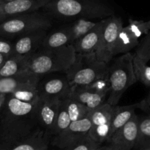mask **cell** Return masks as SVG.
<instances>
[{
  "label": "cell",
  "mask_w": 150,
  "mask_h": 150,
  "mask_svg": "<svg viewBox=\"0 0 150 150\" xmlns=\"http://www.w3.org/2000/svg\"><path fill=\"white\" fill-rule=\"evenodd\" d=\"M61 100L60 99H49L41 97L37 104L38 125L49 136H51V132L54 127Z\"/></svg>",
  "instance_id": "obj_14"
},
{
  "label": "cell",
  "mask_w": 150,
  "mask_h": 150,
  "mask_svg": "<svg viewBox=\"0 0 150 150\" xmlns=\"http://www.w3.org/2000/svg\"><path fill=\"white\" fill-rule=\"evenodd\" d=\"M116 107L117 105H111L105 102L88 111V117L91 123L88 136L99 144L101 145V144L108 140L110 125Z\"/></svg>",
  "instance_id": "obj_8"
},
{
  "label": "cell",
  "mask_w": 150,
  "mask_h": 150,
  "mask_svg": "<svg viewBox=\"0 0 150 150\" xmlns=\"http://www.w3.org/2000/svg\"><path fill=\"white\" fill-rule=\"evenodd\" d=\"M91 127V120L88 116L82 120L71 122L60 134L51 138V144L60 149H63L88 136Z\"/></svg>",
  "instance_id": "obj_12"
},
{
  "label": "cell",
  "mask_w": 150,
  "mask_h": 150,
  "mask_svg": "<svg viewBox=\"0 0 150 150\" xmlns=\"http://www.w3.org/2000/svg\"><path fill=\"white\" fill-rule=\"evenodd\" d=\"M134 55L145 63L150 60V30L140 41Z\"/></svg>",
  "instance_id": "obj_29"
},
{
  "label": "cell",
  "mask_w": 150,
  "mask_h": 150,
  "mask_svg": "<svg viewBox=\"0 0 150 150\" xmlns=\"http://www.w3.org/2000/svg\"><path fill=\"white\" fill-rule=\"evenodd\" d=\"M7 57H8V56L5 55V54H1V53H0V69L1 68V67L3 66L4 63L5 62L6 59H7Z\"/></svg>",
  "instance_id": "obj_33"
},
{
  "label": "cell",
  "mask_w": 150,
  "mask_h": 150,
  "mask_svg": "<svg viewBox=\"0 0 150 150\" xmlns=\"http://www.w3.org/2000/svg\"><path fill=\"white\" fill-rule=\"evenodd\" d=\"M71 86L66 77L52 78L39 86L40 96L49 99L62 100L69 97Z\"/></svg>",
  "instance_id": "obj_18"
},
{
  "label": "cell",
  "mask_w": 150,
  "mask_h": 150,
  "mask_svg": "<svg viewBox=\"0 0 150 150\" xmlns=\"http://www.w3.org/2000/svg\"><path fill=\"white\" fill-rule=\"evenodd\" d=\"M66 108L70 117L71 121H76L82 120L88 116L89 109L83 104L69 98H66Z\"/></svg>",
  "instance_id": "obj_26"
},
{
  "label": "cell",
  "mask_w": 150,
  "mask_h": 150,
  "mask_svg": "<svg viewBox=\"0 0 150 150\" xmlns=\"http://www.w3.org/2000/svg\"><path fill=\"white\" fill-rule=\"evenodd\" d=\"M72 44L71 37L69 28L66 27L47 35L43 41L41 48H57Z\"/></svg>",
  "instance_id": "obj_22"
},
{
  "label": "cell",
  "mask_w": 150,
  "mask_h": 150,
  "mask_svg": "<svg viewBox=\"0 0 150 150\" xmlns=\"http://www.w3.org/2000/svg\"><path fill=\"white\" fill-rule=\"evenodd\" d=\"M47 35L46 30H38L20 36L13 45L14 54L29 57L41 48Z\"/></svg>",
  "instance_id": "obj_17"
},
{
  "label": "cell",
  "mask_w": 150,
  "mask_h": 150,
  "mask_svg": "<svg viewBox=\"0 0 150 150\" xmlns=\"http://www.w3.org/2000/svg\"><path fill=\"white\" fill-rule=\"evenodd\" d=\"M14 1V0H0V3H4V2H8V1Z\"/></svg>",
  "instance_id": "obj_35"
},
{
  "label": "cell",
  "mask_w": 150,
  "mask_h": 150,
  "mask_svg": "<svg viewBox=\"0 0 150 150\" xmlns=\"http://www.w3.org/2000/svg\"><path fill=\"white\" fill-rule=\"evenodd\" d=\"M150 30V19L149 21L129 20V24L123 26L119 32L115 54H123L129 52L140 43Z\"/></svg>",
  "instance_id": "obj_9"
},
{
  "label": "cell",
  "mask_w": 150,
  "mask_h": 150,
  "mask_svg": "<svg viewBox=\"0 0 150 150\" xmlns=\"http://www.w3.org/2000/svg\"><path fill=\"white\" fill-rule=\"evenodd\" d=\"M50 0H14L0 3V23L14 16L43 8Z\"/></svg>",
  "instance_id": "obj_15"
},
{
  "label": "cell",
  "mask_w": 150,
  "mask_h": 150,
  "mask_svg": "<svg viewBox=\"0 0 150 150\" xmlns=\"http://www.w3.org/2000/svg\"><path fill=\"white\" fill-rule=\"evenodd\" d=\"M97 22L98 21H94L91 19L80 18L68 26L71 37L72 44L91 30L96 25Z\"/></svg>",
  "instance_id": "obj_24"
},
{
  "label": "cell",
  "mask_w": 150,
  "mask_h": 150,
  "mask_svg": "<svg viewBox=\"0 0 150 150\" xmlns=\"http://www.w3.org/2000/svg\"><path fill=\"white\" fill-rule=\"evenodd\" d=\"M10 95L19 100L29 103H38L41 98L39 86L38 87L24 88L10 94Z\"/></svg>",
  "instance_id": "obj_28"
},
{
  "label": "cell",
  "mask_w": 150,
  "mask_h": 150,
  "mask_svg": "<svg viewBox=\"0 0 150 150\" xmlns=\"http://www.w3.org/2000/svg\"><path fill=\"white\" fill-rule=\"evenodd\" d=\"M37 104L23 102L7 95L0 125V142L24 137L41 127L37 119Z\"/></svg>",
  "instance_id": "obj_1"
},
{
  "label": "cell",
  "mask_w": 150,
  "mask_h": 150,
  "mask_svg": "<svg viewBox=\"0 0 150 150\" xmlns=\"http://www.w3.org/2000/svg\"><path fill=\"white\" fill-rule=\"evenodd\" d=\"M133 57L130 52L123 54L109 66L110 92L106 102L111 105H118L126 89L137 81L134 71Z\"/></svg>",
  "instance_id": "obj_4"
},
{
  "label": "cell",
  "mask_w": 150,
  "mask_h": 150,
  "mask_svg": "<svg viewBox=\"0 0 150 150\" xmlns=\"http://www.w3.org/2000/svg\"><path fill=\"white\" fill-rule=\"evenodd\" d=\"M134 148L138 150L150 149V114L139 118L138 139Z\"/></svg>",
  "instance_id": "obj_23"
},
{
  "label": "cell",
  "mask_w": 150,
  "mask_h": 150,
  "mask_svg": "<svg viewBox=\"0 0 150 150\" xmlns=\"http://www.w3.org/2000/svg\"><path fill=\"white\" fill-rule=\"evenodd\" d=\"M49 18L38 12L14 16L0 23V35L21 36L38 30L47 29L51 26Z\"/></svg>",
  "instance_id": "obj_6"
},
{
  "label": "cell",
  "mask_w": 150,
  "mask_h": 150,
  "mask_svg": "<svg viewBox=\"0 0 150 150\" xmlns=\"http://www.w3.org/2000/svg\"><path fill=\"white\" fill-rule=\"evenodd\" d=\"M40 76L25 70L10 77L0 79V95H10L19 89L39 86Z\"/></svg>",
  "instance_id": "obj_13"
},
{
  "label": "cell",
  "mask_w": 150,
  "mask_h": 150,
  "mask_svg": "<svg viewBox=\"0 0 150 150\" xmlns=\"http://www.w3.org/2000/svg\"><path fill=\"white\" fill-rule=\"evenodd\" d=\"M108 64L99 60L95 52L76 54L66 77L71 86H87L108 74Z\"/></svg>",
  "instance_id": "obj_5"
},
{
  "label": "cell",
  "mask_w": 150,
  "mask_h": 150,
  "mask_svg": "<svg viewBox=\"0 0 150 150\" xmlns=\"http://www.w3.org/2000/svg\"><path fill=\"white\" fill-rule=\"evenodd\" d=\"M76 54L73 44L57 48H40L29 57L27 70L40 76L66 71L73 64Z\"/></svg>",
  "instance_id": "obj_3"
},
{
  "label": "cell",
  "mask_w": 150,
  "mask_h": 150,
  "mask_svg": "<svg viewBox=\"0 0 150 150\" xmlns=\"http://www.w3.org/2000/svg\"><path fill=\"white\" fill-rule=\"evenodd\" d=\"M144 150H150V149H144Z\"/></svg>",
  "instance_id": "obj_36"
},
{
  "label": "cell",
  "mask_w": 150,
  "mask_h": 150,
  "mask_svg": "<svg viewBox=\"0 0 150 150\" xmlns=\"http://www.w3.org/2000/svg\"><path fill=\"white\" fill-rule=\"evenodd\" d=\"M51 140V136L39 127L24 137L0 142V150H49Z\"/></svg>",
  "instance_id": "obj_10"
},
{
  "label": "cell",
  "mask_w": 150,
  "mask_h": 150,
  "mask_svg": "<svg viewBox=\"0 0 150 150\" xmlns=\"http://www.w3.org/2000/svg\"><path fill=\"white\" fill-rule=\"evenodd\" d=\"M123 26L121 18L115 15L104 19L99 45L95 52L99 60L108 64L116 56L118 37Z\"/></svg>",
  "instance_id": "obj_7"
},
{
  "label": "cell",
  "mask_w": 150,
  "mask_h": 150,
  "mask_svg": "<svg viewBox=\"0 0 150 150\" xmlns=\"http://www.w3.org/2000/svg\"><path fill=\"white\" fill-rule=\"evenodd\" d=\"M139 117L135 114L127 123L116 130L107 140L113 150H131L136 144L138 134Z\"/></svg>",
  "instance_id": "obj_11"
},
{
  "label": "cell",
  "mask_w": 150,
  "mask_h": 150,
  "mask_svg": "<svg viewBox=\"0 0 150 150\" xmlns=\"http://www.w3.org/2000/svg\"><path fill=\"white\" fill-rule=\"evenodd\" d=\"M139 108L149 112L150 114V92L146 99L143 100L141 102L139 103Z\"/></svg>",
  "instance_id": "obj_32"
},
{
  "label": "cell",
  "mask_w": 150,
  "mask_h": 150,
  "mask_svg": "<svg viewBox=\"0 0 150 150\" xmlns=\"http://www.w3.org/2000/svg\"><path fill=\"white\" fill-rule=\"evenodd\" d=\"M101 144L94 142L89 136H85L75 143L60 150H96Z\"/></svg>",
  "instance_id": "obj_30"
},
{
  "label": "cell",
  "mask_w": 150,
  "mask_h": 150,
  "mask_svg": "<svg viewBox=\"0 0 150 150\" xmlns=\"http://www.w3.org/2000/svg\"><path fill=\"white\" fill-rule=\"evenodd\" d=\"M66 98L62 99L61 102H60L58 114H57L54 127H53L52 130L51 132V138L60 134L71 122L69 112L67 111V108H66Z\"/></svg>",
  "instance_id": "obj_25"
},
{
  "label": "cell",
  "mask_w": 150,
  "mask_h": 150,
  "mask_svg": "<svg viewBox=\"0 0 150 150\" xmlns=\"http://www.w3.org/2000/svg\"><path fill=\"white\" fill-rule=\"evenodd\" d=\"M96 150H113L110 148V146H109L108 145L107 146H100L99 147L97 148Z\"/></svg>",
  "instance_id": "obj_34"
},
{
  "label": "cell",
  "mask_w": 150,
  "mask_h": 150,
  "mask_svg": "<svg viewBox=\"0 0 150 150\" xmlns=\"http://www.w3.org/2000/svg\"><path fill=\"white\" fill-rule=\"evenodd\" d=\"M0 53L5 54L7 56H10L14 54L13 45L6 41L0 40Z\"/></svg>",
  "instance_id": "obj_31"
},
{
  "label": "cell",
  "mask_w": 150,
  "mask_h": 150,
  "mask_svg": "<svg viewBox=\"0 0 150 150\" xmlns=\"http://www.w3.org/2000/svg\"><path fill=\"white\" fill-rule=\"evenodd\" d=\"M43 8L62 18L104 19L114 15L113 9L99 0H50Z\"/></svg>",
  "instance_id": "obj_2"
},
{
  "label": "cell",
  "mask_w": 150,
  "mask_h": 150,
  "mask_svg": "<svg viewBox=\"0 0 150 150\" xmlns=\"http://www.w3.org/2000/svg\"><path fill=\"white\" fill-rule=\"evenodd\" d=\"M104 19L97 22L96 25L84 36L73 43L76 54H90L96 52L98 48L102 32Z\"/></svg>",
  "instance_id": "obj_19"
},
{
  "label": "cell",
  "mask_w": 150,
  "mask_h": 150,
  "mask_svg": "<svg viewBox=\"0 0 150 150\" xmlns=\"http://www.w3.org/2000/svg\"><path fill=\"white\" fill-rule=\"evenodd\" d=\"M29 57L13 54L9 56L0 69V79L10 77L27 69Z\"/></svg>",
  "instance_id": "obj_20"
},
{
  "label": "cell",
  "mask_w": 150,
  "mask_h": 150,
  "mask_svg": "<svg viewBox=\"0 0 150 150\" xmlns=\"http://www.w3.org/2000/svg\"><path fill=\"white\" fill-rule=\"evenodd\" d=\"M133 67L137 81L147 86H150V66L134 55Z\"/></svg>",
  "instance_id": "obj_27"
},
{
  "label": "cell",
  "mask_w": 150,
  "mask_h": 150,
  "mask_svg": "<svg viewBox=\"0 0 150 150\" xmlns=\"http://www.w3.org/2000/svg\"><path fill=\"white\" fill-rule=\"evenodd\" d=\"M137 108H139V103L124 106L117 105L110 125L109 139L116 130L123 127L132 119V117L135 114V110Z\"/></svg>",
  "instance_id": "obj_21"
},
{
  "label": "cell",
  "mask_w": 150,
  "mask_h": 150,
  "mask_svg": "<svg viewBox=\"0 0 150 150\" xmlns=\"http://www.w3.org/2000/svg\"><path fill=\"white\" fill-rule=\"evenodd\" d=\"M107 95L94 90L88 86H71L69 98L85 105L89 110L105 103Z\"/></svg>",
  "instance_id": "obj_16"
}]
</instances>
